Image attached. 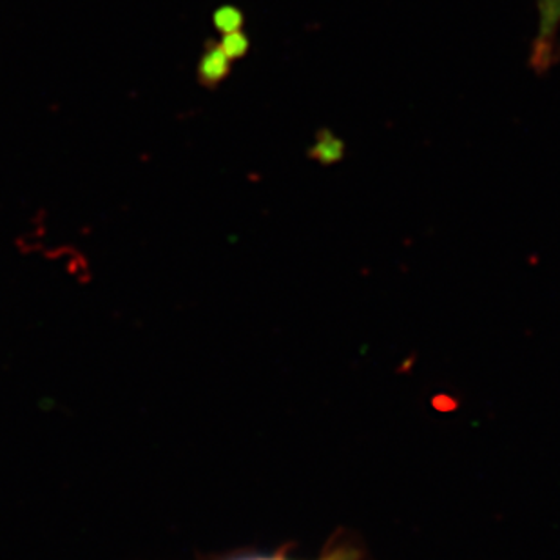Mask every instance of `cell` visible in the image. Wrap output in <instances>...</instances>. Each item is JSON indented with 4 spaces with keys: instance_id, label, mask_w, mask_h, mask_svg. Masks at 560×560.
Instances as JSON below:
<instances>
[{
    "instance_id": "1",
    "label": "cell",
    "mask_w": 560,
    "mask_h": 560,
    "mask_svg": "<svg viewBox=\"0 0 560 560\" xmlns=\"http://www.w3.org/2000/svg\"><path fill=\"white\" fill-rule=\"evenodd\" d=\"M539 33L535 37L534 63L537 69H548L556 59V38L560 27V0H537Z\"/></svg>"
},
{
    "instance_id": "2",
    "label": "cell",
    "mask_w": 560,
    "mask_h": 560,
    "mask_svg": "<svg viewBox=\"0 0 560 560\" xmlns=\"http://www.w3.org/2000/svg\"><path fill=\"white\" fill-rule=\"evenodd\" d=\"M223 560H298L292 559L291 553L287 548L275 551V553H240V556L228 557ZM314 560H363V553L360 548L354 545H350L347 540L341 542H330L325 550L322 551V556Z\"/></svg>"
}]
</instances>
